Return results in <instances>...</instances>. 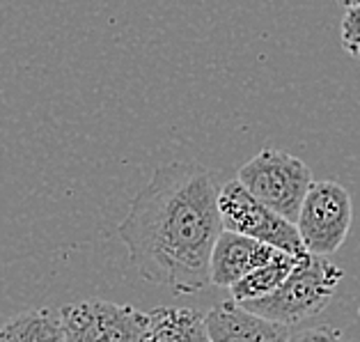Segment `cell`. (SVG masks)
<instances>
[{
	"label": "cell",
	"instance_id": "obj_1",
	"mask_svg": "<svg viewBox=\"0 0 360 342\" xmlns=\"http://www.w3.org/2000/svg\"><path fill=\"white\" fill-rule=\"evenodd\" d=\"M221 232L214 175L177 161L154 170L117 227L138 274L184 296L212 285L209 262Z\"/></svg>",
	"mask_w": 360,
	"mask_h": 342
},
{
	"label": "cell",
	"instance_id": "obj_2",
	"mask_svg": "<svg viewBox=\"0 0 360 342\" xmlns=\"http://www.w3.org/2000/svg\"><path fill=\"white\" fill-rule=\"evenodd\" d=\"M342 278H345V271L338 265H333L323 255H312L303 251L276 292L241 305L259 317L289 327V324L317 317L319 312L326 310Z\"/></svg>",
	"mask_w": 360,
	"mask_h": 342
},
{
	"label": "cell",
	"instance_id": "obj_3",
	"mask_svg": "<svg viewBox=\"0 0 360 342\" xmlns=\"http://www.w3.org/2000/svg\"><path fill=\"white\" fill-rule=\"evenodd\" d=\"M241 186L278 216L296 223L305 193L314 182L310 168L298 156L283 150H262L245 161L239 175Z\"/></svg>",
	"mask_w": 360,
	"mask_h": 342
},
{
	"label": "cell",
	"instance_id": "obj_4",
	"mask_svg": "<svg viewBox=\"0 0 360 342\" xmlns=\"http://www.w3.org/2000/svg\"><path fill=\"white\" fill-rule=\"evenodd\" d=\"M351 221L354 203L349 191L333 179H321L310 184L294 225L307 253L328 258L347 241Z\"/></svg>",
	"mask_w": 360,
	"mask_h": 342
},
{
	"label": "cell",
	"instance_id": "obj_5",
	"mask_svg": "<svg viewBox=\"0 0 360 342\" xmlns=\"http://www.w3.org/2000/svg\"><path fill=\"white\" fill-rule=\"evenodd\" d=\"M65 342H145L147 312L131 303L85 299L60 310Z\"/></svg>",
	"mask_w": 360,
	"mask_h": 342
},
{
	"label": "cell",
	"instance_id": "obj_6",
	"mask_svg": "<svg viewBox=\"0 0 360 342\" xmlns=\"http://www.w3.org/2000/svg\"><path fill=\"white\" fill-rule=\"evenodd\" d=\"M218 212H221L223 230L252 236L292 255L305 251L296 225L262 205L252 193L241 186L239 179H230L218 191Z\"/></svg>",
	"mask_w": 360,
	"mask_h": 342
},
{
	"label": "cell",
	"instance_id": "obj_7",
	"mask_svg": "<svg viewBox=\"0 0 360 342\" xmlns=\"http://www.w3.org/2000/svg\"><path fill=\"white\" fill-rule=\"evenodd\" d=\"M280 253V248L269 246L264 241H257L252 236L236 234L223 230L218 234L216 246L212 251V262H209V280L216 287L230 289L243 276L257 267H264Z\"/></svg>",
	"mask_w": 360,
	"mask_h": 342
},
{
	"label": "cell",
	"instance_id": "obj_8",
	"mask_svg": "<svg viewBox=\"0 0 360 342\" xmlns=\"http://www.w3.org/2000/svg\"><path fill=\"white\" fill-rule=\"evenodd\" d=\"M205 324L212 342H287L289 338L287 324L259 317L232 299L216 303L205 315Z\"/></svg>",
	"mask_w": 360,
	"mask_h": 342
},
{
	"label": "cell",
	"instance_id": "obj_9",
	"mask_svg": "<svg viewBox=\"0 0 360 342\" xmlns=\"http://www.w3.org/2000/svg\"><path fill=\"white\" fill-rule=\"evenodd\" d=\"M145 342H212L205 315L195 308L161 305L147 312Z\"/></svg>",
	"mask_w": 360,
	"mask_h": 342
},
{
	"label": "cell",
	"instance_id": "obj_10",
	"mask_svg": "<svg viewBox=\"0 0 360 342\" xmlns=\"http://www.w3.org/2000/svg\"><path fill=\"white\" fill-rule=\"evenodd\" d=\"M0 342H65L60 315L51 308H30L0 327Z\"/></svg>",
	"mask_w": 360,
	"mask_h": 342
},
{
	"label": "cell",
	"instance_id": "obj_11",
	"mask_svg": "<svg viewBox=\"0 0 360 342\" xmlns=\"http://www.w3.org/2000/svg\"><path fill=\"white\" fill-rule=\"evenodd\" d=\"M298 255H301V253H298ZM298 255L280 251L278 255L271 262H266L264 267H257L255 271H250L248 276H243L239 283L230 287L232 301L248 303V301L262 299V296L276 292V289L283 285V280L289 276V271L294 269Z\"/></svg>",
	"mask_w": 360,
	"mask_h": 342
},
{
	"label": "cell",
	"instance_id": "obj_12",
	"mask_svg": "<svg viewBox=\"0 0 360 342\" xmlns=\"http://www.w3.org/2000/svg\"><path fill=\"white\" fill-rule=\"evenodd\" d=\"M340 37H342V46L351 56L360 60V5L349 7L345 19L340 25Z\"/></svg>",
	"mask_w": 360,
	"mask_h": 342
},
{
	"label": "cell",
	"instance_id": "obj_13",
	"mask_svg": "<svg viewBox=\"0 0 360 342\" xmlns=\"http://www.w3.org/2000/svg\"><path fill=\"white\" fill-rule=\"evenodd\" d=\"M287 342H345L342 331L335 327H307L289 331Z\"/></svg>",
	"mask_w": 360,
	"mask_h": 342
},
{
	"label": "cell",
	"instance_id": "obj_14",
	"mask_svg": "<svg viewBox=\"0 0 360 342\" xmlns=\"http://www.w3.org/2000/svg\"><path fill=\"white\" fill-rule=\"evenodd\" d=\"M338 3H340L342 7H347V10H349V7H356V5H360V0H338Z\"/></svg>",
	"mask_w": 360,
	"mask_h": 342
}]
</instances>
